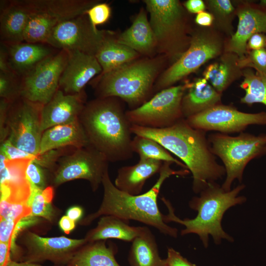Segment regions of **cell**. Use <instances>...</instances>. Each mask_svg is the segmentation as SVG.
<instances>
[{
  "instance_id": "obj_24",
  "label": "cell",
  "mask_w": 266,
  "mask_h": 266,
  "mask_svg": "<svg viewBox=\"0 0 266 266\" xmlns=\"http://www.w3.org/2000/svg\"><path fill=\"white\" fill-rule=\"evenodd\" d=\"M116 40L138 53L150 55L156 51L155 36L143 9L139 11L131 26Z\"/></svg>"
},
{
  "instance_id": "obj_34",
  "label": "cell",
  "mask_w": 266,
  "mask_h": 266,
  "mask_svg": "<svg viewBox=\"0 0 266 266\" xmlns=\"http://www.w3.org/2000/svg\"><path fill=\"white\" fill-rule=\"evenodd\" d=\"M233 71L232 62L225 59L220 62L210 65L204 72V78L221 94L232 81Z\"/></svg>"
},
{
  "instance_id": "obj_36",
  "label": "cell",
  "mask_w": 266,
  "mask_h": 266,
  "mask_svg": "<svg viewBox=\"0 0 266 266\" xmlns=\"http://www.w3.org/2000/svg\"><path fill=\"white\" fill-rule=\"evenodd\" d=\"M49 171L33 160H31L26 170V177L31 186L43 190L49 186L48 184L50 179L47 172Z\"/></svg>"
},
{
  "instance_id": "obj_21",
  "label": "cell",
  "mask_w": 266,
  "mask_h": 266,
  "mask_svg": "<svg viewBox=\"0 0 266 266\" xmlns=\"http://www.w3.org/2000/svg\"><path fill=\"white\" fill-rule=\"evenodd\" d=\"M3 45L7 50L12 70L20 77L59 50L45 43L22 42Z\"/></svg>"
},
{
  "instance_id": "obj_43",
  "label": "cell",
  "mask_w": 266,
  "mask_h": 266,
  "mask_svg": "<svg viewBox=\"0 0 266 266\" xmlns=\"http://www.w3.org/2000/svg\"><path fill=\"white\" fill-rule=\"evenodd\" d=\"M11 102L4 99L0 100V143L4 142L7 138L6 130V121L8 112Z\"/></svg>"
},
{
  "instance_id": "obj_9",
  "label": "cell",
  "mask_w": 266,
  "mask_h": 266,
  "mask_svg": "<svg viewBox=\"0 0 266 266\" xmlns=\"http://www.w3.org/2000/svg\"><path fill=\"white\" fill-rule=\"evenodd\" d=\"M42 107L41 104L20 97L11 103L6 121V139L17 148L36 157L39 155L43 133Z\"/></svg>"
},
{
  "instance_id": "obj_40",
  "label": "cell",
  "mask_w": 266,
  "mask_h": 266,
  "mask_svg": "<svg viewBox=\"0 0 266 266\" xmlns=\"http://www.w3.org/2000/svg\"><path fill=\"white\" fill-rule=\"evenodd\" d=\"M0 153L8 160L30 159L35 160L37 157L28 154L13 145L7 139L0 143Z\"/></svg>"
},
{
  "instance_id": "obj_39",
  "label": "cell",
  "mask_w": 266,
  "mask_h": 266,
  "mask_svg": "<svg viewBox=\"0 0 266 266\" xmlns=\"http://www.w3.org/2000/svg\"><path fill=\"white\" fill-rule=\"evenodd\" d=\"M111 13V7L108 3L99 2L86 10L84 14L87 15L94 29L98 30L97 27L107 22Z\"/></svg>"
},
{
  "instance_id": "obj_8",
  "label": "cell",
  "mask_w": 266,
  "mask_h": 266,
  "mask_svg": "<svg viewBox=\"0 0 266 266\" xmlns=\"http://www.w3.org/2000/svg\"><path fill=\"white\" fill-rule=\"evenodd\" d=\"M187 85L171 86L159 91L141 105L126 112L132 125L163 129L184 119L182 100Z\"/></svg>"
},
{
  "instance_id": "obj_7",
  "label": "cell",
  "mask_w": 266,
  "mask_h": 266,
  "mask_svg": "<svg viewBox=\"0 0 266 266\" xmlns=\"http://www.w3.org/2000/svg\"><path fill=\"white\" fill-rule=\"evenodd\" d=\"M108 163L106 158L91 145L74 148L69 153L65 151L50 172L51 186L57 187L66 182L82 179L87 180L95 192L108 169Z\"/></svg>"
},
{
  "instance_id": "obj_18",
  "label": "cell",
  "mask_w": 266,
  "mask_h": 266,
  "mask_svg": "<svg viewBox=\"0 0 266 266\" xmlns=\"http://www.w3.org/2000/svg\"><path fill=\"white\" fill-rule=\"evenodd\" d=\"M237 15V30L230 41L228 50L241 59L246 52L250 37L256 33H266V8L261 5L246 6Z\"/></svg>"
},
{
  "instance_id": "obj_53",
  "label": "cell",
  "mask_w": 266,
  "mask_h": 266,
  "mask_svg": "<svg viewBox=\"0 0 266 266\" xmlns=\"http://www.w3.org/2000/svg\"><path fill=\"white\" fill-rule=\"evenodd\" d=\"M260 5L266 8V0H261Z\"/></svg>"
},
{
  "instance_id": "obj_20",
  "label": "cell",
  "mask_w": 266,
  "mask_h": 266,
  "mask_svg": "<svg viewBox=\"0 0 266 266\" xmlns=\"http://www.w3.org/2000/svg\"><path fill=\"white\" fill-rule=\"evenodd\" d=\"M88 145V138L78 119L44 131L41 138L38 156L52 150L66 147L78 148Z\"/></svg>"
},
{
  "instance_id": "obj_44",
  "label": "cell",
  "mask_w": 266,
  "mask_h": 266,
  "mask_svg": "<svg viewBox=\"0 0 266 266\" xmlns=\"http://www.w3.org/2000/svg\"><path fill=\"white\" fill-rule=\"evenodd\" d=\"M212 10L219 15L225 16L234 10L233 6L229 0H212L209 1Z\"/></svg>"
},
{
  "instance_id": "obj_28",
  "label": "cell",
  "mask_w": 266,
  "mask_h": 266,
  "mask_svg": "<svg viewBox=\"0 0 266 266\" xmlns=\"http://www.w3.org/2000/svg\"><path fill=\"white\" fill-rule=\"evenodd\" d=\"M114 34L110 31L95 55L102 69L100 74L109 72L139 56L135 51L119 43Z\"/></svg>"
},
{
  "instance_id": "obj_31",
  "label": "cell",
  "mask_w": 266,
  "mask_h": 266,
  "mask_svg": "<svg viewBox=\"0 0 266 266\" xmlns=\"http://www.w3.org/2000/svg\"><path fill=\"white\" fill-rule=\"evenodd\" d=\"M132 149L133 153L138 154L139 160L171 162L187 169L182 162L174 158L164 146L153 139L135 135L132 139Z\"/></svg>"
},
{
  "instance_id": "obj_2",
  "label": "cell",
  "mask_w": 266,
  "mask_h": 266,
  "mask_svg": "<svg viewBox=\"0 0 266 266\" xmlns=\"http://www.w3.org/2000/svg\"><path fill=\"white\" fill-rule=\"evenodd\" d=\"M171 162H164L159 176L151 188L146 192L132 195L118 189L112 183L108 169L105 172L102 185L103 198L98 210L81 220L80 224L90 225L97 218L103 215H113L129 222L134 220L157 229L160 233L176 237L178 230L164 221V215L160 211L157 198L164 181L172 175L184 176L190 173L188 169L174 170Z\"/></svg>"
},
{
  "instance_id": "obj_3",
  "label": "cell",
  "mask_w": 266,
  "mask_h": 266,
  "mask_svg": "<svg viewBox=\"0 0 266 266\" xmlns=\"http://www.w3.org/2000/svg\"><path fill=\"white\" fill-rule=\"evenodd\" d=\"M116 97L97 98L87 102L79 117L90 145L108 162L133 156L132 124Z\"/></svg>"
},
{
  "instance_id": "obj_50",
  "label": "cell",
  "mask_w": 266,
  "mask_h": 266,
  "mask_svg": "<svg viewBox=\"0 0 266 266\" xmlns=\"http://www.w3.org/2000/svg\"><path fill=\"white\" fill-rule=\"evenodd\" d=\"M213 21V15L204 11L198 13L195 18L196 23L202 26H209L212 24Z\"/></svg>"
},
{
  "instance_id": "obj_51",
  "label": "cell",
  "mask_w": 266,
  "mask_h": 266,
  "mask_svg": "<svg viewBox=\"0 0 266 266\" xmlns=\"http://www.w3.org/2000/svg\"><path fill=\"white\" fill-rule=\"evenodd\" d=\"M83 213V209L78 206L70 207L66 211V216L72 220L76 222L81 219Z\"/></svg>"
},
{
  "instance_id": "obj_12",
  "label": "cell",
  "mask_w": 266,
  "mask_h": 266,
  "mask_svg": "<svg viewBox=\"0 0 266 266\" xmlns=\"http://www.w3.org/2000/svg\"><path fill=\"white\" fill-rule=\"evenodd\" d=\"M20 241L23 248L22 262L36 263L49 261L56 266H67L75 254L88 243L85 238L42 237L29 231L23 233Z\"/></svg>"
},
{
  "instance_id": "obj_17",
  "label": "cell",
  "mask_w": 266,
  "mask_h": 266,
  "mask_svg": "<svg viewBox=\"0 0 266 266\" xmlns=\"http://www.w3.org/2000/svg\"><path fill=\"white\" fill-rule=\"evenodd\" d=\"M84 91L77 94H66L58 89L52 99L43 105L41 127L43 132L52 127L67 124L79 119L87 102Z\"/></svg>"
},
{
  "instance_id": "obj_6",
  "label": "cell",
  "mask_w": 266,
  "mask_h": 266,
  "mask_svg": "<svg viewBox=\"0 0 266 266\" xmlns=\"http://www.w3.org/2000/svg\"><path fill=\"white\" fill-rule=\"evenodd\" d=\"M212 153L222 161L226 170V179L222 187L231 190L235 179L241 183L244 169L252 160L266 154V134L255 135L240 133L233 136L222 133L208 136Z\"/></svg>"
},
{
  "instance_id": "obj_1",
  "label": "cell",
  "mask_w": 266,
  "mask_h": 266,
  "mask_svg": "<svg viewBox=\"0 0 266 266\" xmlns=\"http://www.w3.org/2000/svg\"><path fill=\"white\" fill-rule=\"evenodd\" d=\"M132 133L158 142L179 158L192 173V189L200 193L210 184L226 175L212 153L205 132L193 128L183 119L173 125L154 129L132 125Z\"/></svg>"
},
{
  "instance_id": "obj_30",
  "label": "cell",
  "mask_w": 266,
  "mask_h": 266,
  "mask_svg": "<svg viewBox=\"0 0 266 266\" xmlns=\"http://www.w3.org/2000/svg\"><path fill=\"white\" fill-rule=\"evenodd\" d=\"M30 10L31 14L24 33V42L46 44L53 29L60 22L46 12Z\"/></svg>"
},
{
  "instance_id": "obj_23",
  "label": "cell",
  "mask_w": 266,
  "mask_h": 266,
  "mask_svg": "<svg viewBox=\"0 0 266 266\" xmlns=\"http://www.w3.org/2000/svg\"><path fill=\"white\" fill-rule=\"evenodd\" d=\"M186 85L187 93L184 95L181 104L184 119L220 103L221 94L205 78L198 79Z\"/></svg>"
},
{
  "instance_id": "obj_42",
  "label": "cell",
  "mask_w": 266,
  "mask_h": 266,
  "mask_svg": "<svg viewBox=\"0 0 266 266\" xmlns=\"http://www.w3.org/2000/svg\"><path fill=\"white\" fill-rule=\"evenodd\" d=\"M18 222L0 219V242L6 243L11 246L12 239L15 228Z\"/></svg>"
},
{
  "instance_id": "obj_22",
  "label": "cell",
  "mask_w": 266,
  "mask_h": 266,
  "mask_svg": "<svg viewBox=\"0 0 266 266\" xmlns=\"http://www.w3.org/2000/svg\"><path fill=\"white\" fill-rule=\"evenodd\" d=\"M163 163L152 159L139 160L134 165L121 167L118 170L114 185L129 194H140L147 180L159 173Z\"/></svg>"
},
{
  "instance_id": "obj_47",
  "label": "cell",
  "mask_w": 266,
  "mask_h": 266,
  "mask_svg": "<svg viewBox=\"0 0 266 266\" xmlns=\"http://www.w3.org/2000/svg\"><path fill=\"white\" fill-rule=\"evenodd\" d=\"M11 258L10 244L0 242V266H5Z\"/></svg>"
},
{
  "instance_id": "obj_52",
  "label": "cell",
  "mask_w": 266,
  "mask_h": 266,
  "mask_svg": "<svg viewBox=\"0 0 266 266\" xmlns=\"http://www.w3.org/2000/svg\"><path fill=\"white\" fill-rule=\"evenodd\" d=\"M5 266H43L36 263H28L25 262H17L10 259Z\"/></svg>"
},
{
  "instance_id": "obj_13",
  "label": "cell",
  "mask_w": 266,
  "mask_h": 266,
  "mask_svg": "<svg viewBox=\"0 0 266 266\" xmlns=\"http://www.w3.org/2000/svg\"><path fill=\"white\" fill-rule=\"evenodd\" d=\"M185 119L196 129L228 134L241 133L250 125H266V112L245 113L220 103Z\"/></svg>"
},
{
  "instance_id": "obj_27",
  "label": "cell",
  "mask_w": 266,
  "mask_h": 266,
  "mask_svg": "<svg viewBox=\"0 0 266 266\" xmlns=\"http://www.w3.org/2000/svg\"><path fill=\"white\" fill-rule=\"evenodd\" d=\"M106 240L88 242L73 256L68 266H121L115 255L117 246L107 245Z\"/></svg>"
},
{
  "instance_id": "obj_32",
  "label": "cell",
  "mask_w": 266,
  "mask_h": 266,
  "mask_svg": "<svg viewBox=\"0 0 266 266\" xmlns=\"http://www.w3.org/2000/svg\"><path fill=\"white\" fill-rule=\"evenodd\" d=\"M244 76L240 87L245 94L241 102L249 105L260 103L266 106V74L247 69L244 72Z\"/></svg>"
},
{
  "instance_id": "obj_11",
  "label": "cell",
  "mask_w": 266,
  "mask_h": 266,
  "mask_svg": "<svg viewBox=\"0 0 266 266\" xmlns=\"http://www.w3.org/2000/svg\"><path fill=\"white\" fill-rule=\"evenodd\" d=\"M109 32L95 30L87 15L83 14L58 23L46 44L57 50L78 51L95 56Z\"/></svg>"
},
{
  "instance_id": "obj_37",
  "label": "cell",
  "mask_w": 266,
  "mask_h": 266,
  "mask_svg": "<svg viewBox=\"0 0 266 266\" xmlns=\"http://www.w3.org/2000/svg\"><path fill=\"white\" fill-rule=\"evenodd\" d=\"M0 219L19 222L23 218L31 216V209L28 204L10 203L0 200Z\"/></svg>"
},
{
  "instance_id": "obj_26",
  "label": "cell",
  "mask_w": 266,
  "mask_h": 266,
  "mask_svg": "<svg viewBox=\"0 0 266 266\" xmlns=\"http://www.w3.org/2000/svg\"><path fill=\"white\" fill-rule=\"evenodd\" d=\"M32 10L47 13L59 22L68 20L82 15L97 0H24Z\"/></svg>"
},
{
  "instance_id": "obj_45",
  "label": "cell",
  "mask_w": 266,
  "mask_h": 266,
  "mask_svg": "<svg viewBox=\"0 0 266 266\" xmlns=\"http://www.w3.org/2000/svg\"><path fill=\"white\" fill-rule=\"evenodd\" d=\"M247 45L251 50L266 49V33H255L249 39Z\"/></svg>"
},
{
  "instance_id": "obj_38",
  "label": "cell",
  "mask_w": 266,
  "mask_h": 266,
  "mask_svg": "<svg viewBox=\"0 0 266 266\" xmlns=\"http://www.w3.org/2000/svg\"><path fill=\"white\" fill-rule=\"evenodd\" d=\"M237 65L240 67H250L266 74V49L251 50L246 57L240 59Z\"/></svg>"
},
{
  "instance_id": "obj_14",
  "label": "cell",
  "mask_w": 266,
  "mask_h": 266,
  "mask_svg": "<svg viewBox=\"0 0 266 266\" xmlns=\"http://www.w3.org/2000/svg\"><path fill=\"white\" fill-rule=\"evenodd\" d=\"M150 24L156 41V50L171 54L182 32L183 9L176 0H145Z\"/></svg>"
},
{
  "instance_id": "obj_4",
  "label": "cell",
  "mask_w": 266,
  "mask_h": 266,
  "mask_svg": "<svg viewBox=\"0 0 266 266\" xmlns=\"http://www.w3.org/2000/svg\"><path fill=\"white\" fill-rule=\"evenodd\" d=\"M244 188V184H240L227 191L216 182L209 184L200 193V196L193 197L189 201V207L197 211L196 217L192 219H181L176 216L171 203L163 197L162 200L168 211L167 214L164 215V221L183 225L185 228L181 234H197L205 248L208 245L209 235L216 244H220L223 239L232 242L233 238L224 231L221 222L227 210L246 200L245 197L238 196Z\"/></svg>"
},
{
  "instance_id": "obj_19",
  "label": "cell",
  "mask_w": 266,
  "mask_h": 266,
  "mask_svg": "<svg viewBox=\"0 0 266 266\" xmlns=\"http://www.w3.org/2000/svg\"><path fill=\"white\" fill-rule=\"evenodd\" d=\"M31 10L24 0L0 2V35L1 43L12 44L24 42V33Z\"/></svg>"
},
{
  "instance_id": "obj_10",
  "label": "cell",
  "mask_w": 266,
  "mask_h": 266,
  "mask_svg": "<svg viewBox=\"0 0 266 266\" xmlns=\"http://www.w3.org/2000/svg\"><path fill=\"white\" fill-rule=\"evenodd\" d=\"M68 52L59 50L21 77V97L43 105L59 89V81L68 58Z\"/></svg>"
},
{
  "instance_id": "obj_15",
  "label": "cell",
  "mask_w": 266,
  "mask_h": 266,
  "mask_svg": "<svg viewBox=\"0 0 266 266\" xmlns=\"http://www.w3.org/2000/svg\"><path fill=\"white\" fill-rule=\"evenodd\" d=\"M220 51V44L216 38L203 33L195 35L191 39L189 48L159 78L155 85V90L160 91L171 87L217 56Z\"/></svg>"
},
{
  "instance_id": "obj_46",
  "label": "cell",
  "mask_w": 266,
  "mask_h": 266,
  "mask_svg": "<svg viewBox=\"0 0 266 266\" xmlns=\"http://www.w3.org/2000/svg\"><path fill=\"white\" fill-rule=\"evenodd\" d=\"M0 72H13L9 65L7 50L2 44L0 47Z\"/></svg>"
},
{
  "instance_id": "obj_48",
  "label": "cell",
  "mask_w": 266,
  "mask_h": 266,
  "mask_svg": "<svg viewBox=\"0 0 266 266\" xmlns=\"http://www.w3.org/2000/svg\"><path fill=\"white\" fill-rule=\"evenodd\" d=\"M186 9L191 13H199L204 11L205 4L201 0H188L185 3Z\"/></svg>"
},
{
  "instance_id": "obj_35",
  "label": "cell",
  "mask_w": 266,
  "mask_h": 266,
  "mask_svg": "<svg viewBox=\"0 0 266 266\" xmlns=\"http://www.w3.org/2000/svg\"><path fill=\"white\" fill-rule=\"evenodd\" d=\"M21 77L14 72H0V97L11 103L21 97Z\"/></svg>"
},
{
  "instance_id": "obj_29",
  "label": "cell",
  "mask_w": 266,
  "mask_h": 266,
  "mask_svg": "<svg viewBox=\"0 0 266 266\" xmlns=\"http://www.w3.org/2000/svg\"><path fill=\"white\" fill-rule=\"evenodd\" d=\"M128 260L130 266H164L155 237L150 230L144 227L132 242Z\"/></svg>"
},
{
  "instance_id": "obj_16",
  "label": "cell",
  "mask_w": 266,
  "mask_h": 266,
  "mask_svg": "<svg viewBox=\"0 0 266 266\" xmlns=\"http://www.w3.org/2000/svg\"><path fill=\"white\" fill-rule=\"evenodd\" d=\"M67 52L68 58L60 79L59 89L66 94H79L102 69L95 56L78 51Z\"/></svg>"
},
{
  "instance_id": "obj_25",
  "label": "cell",
  "mask_w": 266,
  "mask_h": 266,
  "mask_svg": "<svg viewBox=\"0 0 266 266\" xmlns=\"http://www.w3.org/2000/svg\"><path fill=\"white\" fill-rule=\"evenodd\" d=\"M143 228L131 226L129 222L115 216L103 215L100 217L97 226L90 230L84 238L88 242L109 238L132 242Z\"/></svg>"
},
{
  "instance_id": "obj_33",
  "label": "cell",
  "mask_w": 266,
  "mask_h": 266,
  "mask_svg": "<svg viewBox=\"0 0 266 266\" xmlns=\"http://www.w3.org/2000/svg\"><path fill=\"white\" fill-rule=\"evenodd\" d=\"M32 193L28 201L31 209V216L42 217L53 222L56 215L52 204L54 196V187L50 185L44 189L31 186Z\"/></svg>"
},
{
  "instance_id": "obj_49",
  "label": "cell",
  "mask_w": 266,
  "mask_h": 266,
  "mask_svg": "<svg viewBox=\"0 0 266 266\" xmlns=\"http://www.w3.org/2000/svg\"><path fill=\"white\" fill-rule=\"evenodd\" d=\"M59 225L62 231L66 234H69L75 228V222L66 215H64L60 219Z\"/></svg>"
},
{
  "instance_id": "obj_41",
  "label": "cell",
  "mask_w": 266,
  "mask_h": 266,
  "mask_svg": "<svg viewBox=\"0 0 266 266\" xmlns=\"http://www.w3.org/2000/svg\"><path fill=\"white\" fill-rule=\"evenodd\" d=\"M164 266H197L183 257L172 248H168L167 257L164 259Z\"/></svg>"
},
{
  "instance_id": "obj_5",
  "label": "cell",
  "mask_w": 266,
  "mask_h": 266,
  "mask_svg": "<svg viewBox=\"0 0 266 266\" xmlns=\"http://www.w3.org/2000/svg\"><path fill=\"white\" fill-rule=\"evenodd\" d=\"M160 58L133 60L92 81L97 98L116 97L134 108L146 101L162 66Z\"/></svg>"
}]
</instances>
